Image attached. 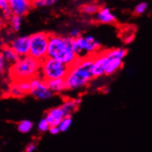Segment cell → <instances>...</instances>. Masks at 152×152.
<instances>
[{
  "label": "cell",
  "instance_id": "1",
  "mask_svg": "<svg viewBox=\"0 0 152 152\" xmlns=\"http://www.w3.org/2000/svg\"><path fill=\"white\" fill-rule=\"evenodd\" d=\"M93 56L79 57L69 66L68 73L65 77L66 89L77 91L85 88L95 78L92 70Z\"/></svg>",
  "mask_w": 152,
  "mask_h": 152
},
{
  "label": "cell",
  "instance_id": "2",
  "mask_svg": "<svg viewBox=\"0 0 152 152\" xmlns=\"http://www.w3.org/2000/svg\"><path fill=\"white\" fill-rule=\"evenodd\" d=\"M47 56L63 62L68 66H72L79 58L73 48V39L70 36H62L56 33H51Z\"/></svg>",
  "mask_w": 152,
  "mask_h": 152
},
{
  "label": "cell",
  "instance_id": "3",
  "mask_svg": "<svg viewBox=\"0 0 152 152\" xmlns=\"http://www.w3.org/2000/svg\"><path fill=\"white\" fill-rule=\"evenodd\" d=\"M42 61L31 55L20 57L8 68V75L11 81L31 80L40 76Z\"/></svg>",
  "mask_w": 152,
  "mask_h": 152
},
{
  "label": "cell",
  "instance_id": "4",
  "mask_svg": "<svg viewBox=\"0 0 152 152\" xmlns=\"http://www.w3.org/2000/svg\"><path fill=\"white\" fill-rule=\"evenodd\" d=\"M69 66L57 59L47 56L42 61L40 76L45 80L65 78L68 73Z\"/></svg>",
  "mask_w": 152,
  "mask_h": 152
},
{
  "label": "cell",
  "instance_id": "5",
  "mask_svg": "<svg viewBox=\"0 0 152 152\" xmlns=\"http://www.w3.org/2000/svg\"><path fill=\"white\" fill-rule=\"evenodd\" d=\"M50 32L40 31L30 35V55L42 61L47 57Z\"/></svg>",
  "mask_w": 152,
  "mask_h": 152
},
{
  "label": "cell",
  "instance_id": "6",
  "mask_svg": "<svg viewBox=\"0 0 152 152\" xmlns=\"http://www.w3.org/2000/svg\"><path fill=\"white\" fill-rule=\"evenodd\" d=\"M73 48L78 57L93 56L102 51V45L91 35L73 39Z\"/></svg>",
  "mask_w": 152,
  "mask_h": 152
},
{
  "label": "cell",
  "instance_id": "7",
  "mask_svg": "<svg viewBox=\"0 0 152 152\" xmlns=\"http://www.w3.org/2000/svg\"><path fill=\"white\" fill-rule=\"evenodd\" d=\"M30 93L32 95L35 99L38 100H48L53 96V92L50 91V88L46 83V80L43 79L41 76H38L30 80Z\"/></svg>",
  "mask_w": 152,
  "mask_h": 152
},
{
  "label": "cell",
  "instance_id": "8",
  "mask_svg": "<svg viewBox=\"0 0 152 152\" xmlns=\"http://www.w3.org/2000/svg\"><path fill=\"white\" fill-rule=\"evenodd\" d=\"M109 61V56L107 55V51H101L93 56V74L95 78L101 77L105 75L107 64Z\"/></svg>",
  "mask_w": 152,
  "mask_h": 152
},
{
  "label": "cell",
  "instance_id": "9",
  "mask_svg": "<svg viewBox=\"0 0 152 152\" xmlns=\"http://www.w3.org/2000/svg\"><path fill=\"white\" fill-rule=\"evenodd\" d=\"M10 45L20 57L30 55V35L14 38Z\"/></svg>",
  "mask_w": 152,
  "mask_h": 152
},
{
  "label": "cell",
  "instance_id": "10",
  "mask_svg": "<svg viewBox=\"0 0 152 152\" xmlns=\"http://www.w3.org/2000/svg\"><path fill=\"white\" fill-rule=\"evenodd\" d=\"M10 7L13 15L24 17L33 8L32 0H10Z\"/></svg>",
  "mask_w": 152,
  "mask_h": 152
},
{
  "label": "cell",
  "instance_id": "11",
  "mask_svg": "<svg viewBox=\"0 0 152 152\" xmlns=\"http://www.w3.org/2000/svg\"><path fill=\"white\" fill-rule=\"evenodd\" d=\"M44 117L49 122L51 126H59L61 121L66 117V114H65L63 108H62V106H58V107H55V108L50 109L46 113Z\"/></svg>",
  "mask_w": 152,
  "mask_h": 152
},
{
  "label": "cell",
  "instance_id": "12",
  "mask_svg": "<svg viewBox=\"0 0 152 152\" xmlns=\"http://www.w3.org/2000/svg\"><path fill=\"white\" fill-rule=\"evenodd\" d=\"M96 20L99 23L113 24L116 21V18L109 7H101L96 14Z\"/></svg>",
  "mask_w": 152,
  "mask_h": 152
},
{
  "label": "cell",
  "instance_id": "13",
  "mask_svg": "<svg viewBox=\"0 0 152 152\" xmlns=\"http://www.w3.org/2000/svg\"><path fill=\"white\" fill-rule=\"evenodd\" d=\"M1 56L7 61V63L10 66L15 64L16 62L20 58V56L13 50L10 44H3L1 50Z\"/></svg>",
  "mask_w": 152,
  "mask_h": 152
},
{
  "label": "cell",
  "instance_id": "14",
  "mask_svg": "<svg viewBox=\"0 0 152 152\" xmlns=\"http://www.w3.org/2000/svg\"><path fill=\"white\" fill-rule=\"evenodd\" d=\"M46 83L50 88V91L53 94L61 93L66 89L65 78H55V79L46 80Z\"/></svg>",
  "mask_w": 152,
  "mask_h": 152
},
{
  "label": "cell",
  "instance_id": "15",
  "mask_svg": "<svg viewBox=\"0 0 152 152\" xmlns=\"http://www.w3.org/2000/svg\"><path fill=\"white\" fill-rule=\"evenodd\" d=\"M123 66H124V59L109 56V61H108V64H107L105 75L110 76V75L114 74L115 72H117L119 69H121Z\"/></svg>",
  "mask_w": 152,
  "mask_h": 152
},
{
  "label": "cell",
  "instance_id": "16",
  "mask_svg": "<svg viewBox=\"0 0 152 152\" xmlns=\"http://www.w3.org/2000/svg\"><path fill=\"white\" fill-rule=\"evenodd\" d=\"M80 102H81L80 99H67L66 101H65L61 106L65 112L66 116L72 115V113L77 110Z\"/></svg>",
  "mask_w": 152,
  "mask_h": 152
},
{
  "label": "cell",
  "instance_id": "17",
  "mask_svg": "<svg viewBox=\"0 0 152 152\" xmlns=\"http://www.w3.org/2000/svg\"><path fill=\"white\" fill-rule=\"evenodd\" d=\"M107 55L110 57H116V58H121L124 59L127 55V50L124 48H113V49H109L106 50Z\"/></svg>",
  "mask_w": 152,
  "mask_h": 152
},
{
  "label": "cell",
  "instance_id": "18",
  "mask_svg": "<svg viewBox=\"0 0 152 152\" xmlns=\"http://www.w3.org/2000/svg\"><path fill=\"white\" fill-rule=\"evenodd\" d=\"M21 22H22V17L18 16V15H13L10 18V20H8V23H10L11 30L15 32H18L20 30Z\"/></svg>",
  "mask_w": 152,
  "mask_h": 152
},
{
  "label": "cell",
  "instance_id": "19",
  "mask_svg": "<svg viewBox=\"0 0 152 152\" xmlns=\"http://www.w3.org/2000/svg\"><path fill=\"white\" fill-rule=\"evenodd\" d=\"M8 94H10V97L13 98H21L23 97L25 94L21 91V89L20 88V87L18 86L16 81H12L10 88H8Z\"/></svg>",
  "mask_w": 152,
  "mask_h": 152
},
{
  "label": "cell",
  "instance_id": "20",
  "mask_svg": "<svg viewBox=\"0 0 152 152\" xmlns=\"http://www.w3.org/2000/svg\"><path fill=\"white\" fill-rule=\"evenodd\" d=\"M100 7L96 5V4H93V3H91V4H86L84 6H82L81 7V11L87 15H96L97 12L99 11L100 10Z\"/></svg>",
  "mask_w": 152,
  "mask_h": 152
},
{
  "label": "cell",
  "instance_id": "21",
  "mask_svg": "<svg viewBox=\"0 0 152 152\" xmlns=\"http://www.w3.org/2000/svg\"><path fill=\"white\" fill-rule=\"evenodd\" d=\"M17 127H18V130H19L20 133L27 134V133L31 132V130L32 129L33 124L29 120H23V121H20L19 124H18Z\"/></svg>",
  "mask_w": 152,
  "mask_h": 152
},
{
  "label": "cell",
  "instance_id": "22",
  "mask_svg": "<svg viewBox=\"0 0 152 152\" xmlns=\"http://www.w3.org/2000/svg\"><path fill=\"white\" fill-rule=\"evenodd\" d=\"M57 2H58V0H32L33 7H36V8L51 7L56 4Z\"/></svg>",
  "mask_w": 152,
  "mask_h": 152
},
{
  "label": "cell",
  "instance_id": "23",
  "mask_svg": "<svg viewBox=\"0 0 152 152\" xmlns=\"http://www.w3.org/2000/svg\"><path fill=\"white\" fill-rule=\"evenodd\" d=\"M72 116L69 115V116H66V117L61 121V123L59 124V127H60V130L61 132H66L69 127L72 124Z\"/></svg>",
  "mask_w": 152,
  "mask_h": 152
},
{
  "label": "cell",
  "instance_id": "24",
  "mask_svg": "<svg viewBox=\"0 0 152 152\" xmlns=\"http://www.w3.org/2000/svg\"><path fill=\"white\" fill-rule=\"evenodd\" d=\"M50 126H50V124H49V122L46 120L45 117L42 118V119L38 123V126H37L38 130H39L41 133H44V132L49 131Z\"/></svg>",
  "mask_w": 152,
  "mask_h": 152
},
{
  "label": "cell",
  "instance_id": "25",
  "mask_svg": "<svg viewBox=\"0 0 152 152\" xmlns=\"http://www.w3.org/2000/svg\"><path fill=\"white\" fill-rule=\"evenodd\" d=\"M148 3L146 2H141L137 4L135 7V14L136 15H141L143 13H145L148 10Z\"/></svg>",
  "mask_w": 152,
  "mask_h": 152
},
{
  "label": "cell",
  "instance_id": "26",
  "mask_svg": "<svg viewBox=\"0 0 152 152\" xmlns=\"http://www.w3.org/2000/svg\"><path fill=\"white\" fill-rule=\"evenodd\" d=\"M7 66H10V65L7 63V61L1 56H0V69H1V73H4V70H6Z\"/></svg>",
  "mask_w": 152,
  "mask_h": 152
},
{
  "label": "cell",
  "instance_id": "27",
  "mask_svg": "<svg viewBox=\"0 0 152 152\" xmlns=\"http://www.w3.org/2000/svg\"><path fill=\"white\" fill-rule=\"evenodd\" d=\"M69 36L72 38V39H75V38H77L79 36H81V34H80V30L79 29H74L70 31L69 33Z\"/></svg>",
  "mask_w": 152,
  "mask_h": 152
},
{
  "label": "cell",
  "instance_id": "28",
  "mask_svg": "<svg viewBox=\"0 0 152 152\" xmlns=\"http://www.w3.org/2000/svg\"><path fill=\"white\" fill-rule=\"evenodd\" d=\"M60 132H61V130H60L59 126H50L49 133L52 134V135H57V134L60 133Z\"/></svg>",
  "mask_w": 152,
  "mask_h": 152
},
{
  "label": "cell",
  "instance_id": "29",
  "mask_svg": "<svg viewBox=\"0 0 152 152\" xmlns=\"http://www.w3.org/2000/svg\"><path fill=\"white\" fill-rule=\"evenodd\" d=\"M35 148H36V144L35 143H30L29 145H27L26 148H25V151L27 152H32L35 150Z\"/></svg>",
  "mask_w": 152,
  "mask_h": 152
}]
</instances>
